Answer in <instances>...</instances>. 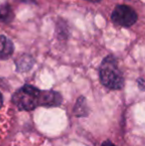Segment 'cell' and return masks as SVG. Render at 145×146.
Instances as JSON below:
<instances>
[{"label":"cell","instance_id":"6da1fadb","mask_svg":"<svg viewBox=\"0 0 145 146\" xmlns=\"http://www.w3.org/2000/svg\"><path fill=\"white\" fill-rule=\"evenodd\" d=\"M63 102L62 96L54 90H40L30 85H25L13 94L12 102L20 110H33L37 106L54 108Z\"/></svg>","mask_w":145,"mask_h":146},{"label":"cell","instance_id":"7a4b0ae2","mask_svg":"<svg viewBox=\"0 0 145 146\" xmlns=\"http://www.w3.org/2000/svg\"><path fill=\"white\" fill-rule=\"evenodd\" d=\"M99 79L101 84L110 90H120L123 87V76L114 56L109 55L103 60L99 67Z\"/></svg>","mask_w":145,"mask_h":146},{"label":"cell","instance_id":"3957f363","mask_svg":"<svg viewBox=\"0 0 145 146\" xmlns=\"http://www.w3.org/2000/svg\"><path fill=\"white\" fill-rule=\"evenodd\" d=\"M138 16L135 10L128 5H117L111 14V20L116 25L122 27H130L137 21Z\"/></svg>","mask_w":145,"mask_h":146},{"label":"cell","instance_id":"277c9868","mask_svg":"<svg viewBox=\"0 0 145 146\" xmlns=\"http://www.w3.org/2000/svg\"><path fill=\"white\" fill-rule=\"evenodd\" d=\"M14 45L10 39L4 35H0V60H6L12 56Z\"/></svg>","mask_w":145,"mask_h":146},{"label":"cell","instance_id":"5b68a950","mask_svg":"<svg viewBox=\"0 0 145 146\" xmlns=\"http://www.w3.org/2000/svg\"><path fill=\"white\" fill-rule=\"evenodd\" d=\"M34 59L29 55H23L16 62L18 72H27L33 67Z\"/></svg>","mask_w":145,"mask_h":146},{"label":"cell","instance_id":"8992f818","mask_svg":"<svg viewBox=\"0 0 145 146\" xmlns=\"http://www.w3.org/2000/svg\"><path fill=\"white\" fill-rule=\"evenodd\" d=\"M73 113L75 116L79 117L87 116L89 114V108H87V100L83 96H79L77 98L75 108H73Z\"/></svg>","mask_w":145,"mask_h":146},{"label":"cell","instance_id":"52a82bcc","mask_svg":"<svg viewBox=\"0 0 145 146\" xmlns=\"http://www.w3.org/2000/svg\"><path fill=\"white\" fill-rule=\"evenodd\" d=\"M14 19V13L11 6L7 3L0 4V22L10 23Z\"/></svg>","mask_w":145,"mask_h":146},{"label":"cell","instance_id":"ba28073f","mask_svg":"<svg viewBox=\"0 0 145 146\" xmlns=\"http://www.w3.org/2000/svg\"><path fill=\"white\" fill-rule=\"evenodd\" d=\"M137 85H138V88L141 90H145V81L143 79H138Z\"/></svg>","mask_w":145,"mask_h":146},{"label":"cell","instance_id":"9c48e42d","mask_svg":"<svg viewBox=\"0 0 145 146\" xmlns=\"http://www.w3.org/2000/svg\"><path fill=\"white\" fill-rule=\"evenodd\" d=\"M17 1H20V2H22V3H28V4H30V3H36L35 0H17Z\"/></svg>","mask_w":145,"mask_h":146},{"label":"cell","instance_id":"30bf717a","mask_svg":"<svg viewBox=\"0 0 145 146\" xmlns=\"http://www.w3.org/2000/svg\"><path fill=\"white\" fill-rule=\"evenodd\" d=\"M101 146H116V145H114L112 142H110V141L107 140V141H105V142L101 144Z\"/></svg>","mask_w":145,"mask_h":146},{"label":"cell","instance_id":"8fae6325","mask_svg":"<svg viewBox=\"0 0 145 146\" xmlns=\"http://www.w3.org/2000/svg\"><path fill=\"white\" fill-rule=\"evenodd\" d=\"M2 104H3V98H2V94H0V108L2 106Z\"/></svg>","mask_w":145,"mask_h":146},{"label":"cell","instance_id":"7c38bea8","mask_svg":"<svg viewBox=\"0 0 145 146\" xmlns=\"http://www.w3.org/2000/svg\"><path fill=\"white\" fill-rule=\"evenodd\" d=\"M91 1H95V2H97V1H99V0H91Z\"/></svg>","mask_w":145,"mask_h":146}]
</instances>
